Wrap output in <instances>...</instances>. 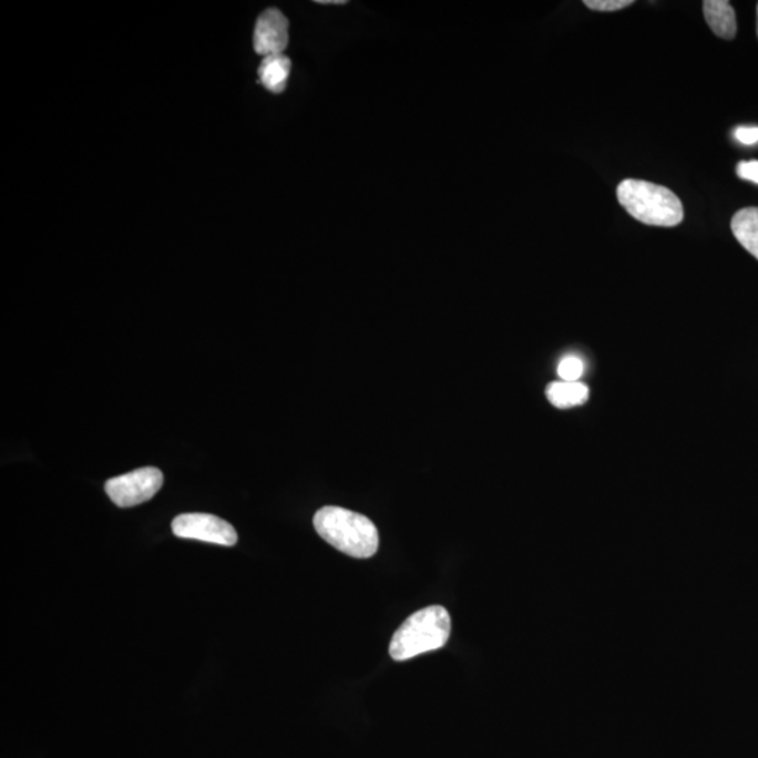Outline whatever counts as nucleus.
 Segmentation results:
<instances>
[{"label":"nucleus","mask_w":758,"mask_h":758,"mask_svg":"<svg viewBox=\"0 0 758 758\" xmlns=\"http://www.w3.org/2000/svg\"><path fill=\"white\" fill-rule=\"evenodd\" d=\"M546 398L557 409H571L581 407L588 399V388L581 381L552 382L546 387Z\"/></svg>","instance_id":"obj_10"},{"label":"nucleus","mask_w":758,"mask_h":758,"mask_svg":"<svg viewBox=\"0 0 758 758\" xmlns=\"http://www.w3.org/2000/svg\"><path fill=\"white\" fill-rule=\"evenodd\" d=\"M584 7L596 10V12H617L632 7L634 0H584Z\"/></svg>","instance_id":"obj_12"},{"label":"nucleus","mask_w":758,"mask_h":758,"mask_svg":"<svg viewBox=\"0 0 758 758\" xmlns=\"http://www.w3.org/2000/svg\"><path fill=\"white\" fill-rule=\"evenodd\" d=\"M584 373V362L582 358L576 356H567L562 358L560 366H557V376L562 381L577 382Z\"/></svg>","instance_id":"obj_11"},{"label":"nucleus","mask_w":758,"mask_h":758,"mask_svg":"<svg viewBox=\"0 0 758 758\" xmlns=\"http://www.w3.org/2000/svg\"><path fill=\"white\" fill-rule=\"evenodd\" d=\"M735 139L744 145L758 144V126H739L735 131Z\"/></svg>","instance_id":"obj_14"},{"label":"nucleus","mask_w":758,"mask_h":758,"mask_svg":"<svg viewBox=\"0 0 758 758\" xmlns=\"http://www.w3.org/2000/svg\"><path fill=\"white\" fill-rule=\"evenodd\" d=\"M705 21L715 35L724 40H734L737 31L734 8L726 0H705L703 3Z\"/></svg>","instance_id":"obj_7"},{"label":"nucleus","mask_w":758,"mask_h":758,"mask_svg":"<svg viewBox=\"0 0 758 758\" xmlns=\"http://www.w3.org/2000/svg\"><path fill=\"white\" fill-rule=\"evenodd\" d=\"M731 232L741 246L758 260V207H747L731 218Z\"/></svg>","instance_id":"obj_8"},{"label":"nucleus","mask_w":758,"mask_h":758,"mask_svg":"<svg viewBox=\"0 0 758 758\" xmlns=\"http://www.w3.org/2000/svg\"><path fill=\"white\" fill-rule=\"evenodd\" d=\"M617 197L626 213L642 224L673 228L683 223L682 199L659 184L626 178L618 184Z\"/></svg>","instance_id":"obj_2"},{"label":"nucleus","mask_w":758,"mask_h":758,"mask_svg":"<svg viewBox=\"0 0 758 758\" xmlns=\"http://www.w3.org/2000/svg\"><path fill=\"white\" fill-rule=\"evenodd\" d=\"M253 45L263 57L280 55L288 45V20L278 9H267L257 19Z\"/></svg>","instance_id":"obj_6"},{"label":"nucleus","mask_w":758,"mask_h":758,"mask_svg":"<svg viewBox=\"0 0 758 758\" xmlns=\"http://www.w3.org/2000/svg\"><path fill=\"white\" fill-rule=\"evenodd\" d=\"M314 525L320 539L346 555L367 560L377 554L378 530L366 515L328 505L315 514Z\"/></svg>","instance_id":"obj_1"},{"label":"nucleus","mask_w":758,"mask_h":758,"mask_svg":"<svg viewBox=\"0 0 758 758\" xmlns=\"http://www.w3.org/2000/svg\"><path fill=\"white\" fill-rule=\"evenodd\" d=\"M291 72V61L284 54L263 58L259 78L263 86L272 93H283Z\"/></svg>","instance_id":"obj_9"},{"label":"nucleus","mask_w":758,"mask_h":758,"mask_svg":"<svg viewBox=\"0 0 758 758\" xmlns=\"http://www.w3.org/2000/svg\"><path fill=\"white\" fill-rule=\"evenodd\" d=\"M178 539L211 542V544L234 546L238 534L234 526L213 514L188 513L178 515L172 523Z\"/></svg>","instance_id":"obj_5"},{"label":"nucleus","mask_w":758,"mask_h":758,"mask_svg":"<svg viewBox=\"0 0 758 758\" xmlns=\"http://www.w3.org/2000/svg\"><path fill=\"white\" fill-rule=\"evenodd\" d=\"M757 35H758V3H757Z\"/></svg>","instance_id":"obj_16"},{"label":"nucleus","mask_w":758,"mask_h":758,"mask_svg":"<svg viewBox=\"0 0 758 758\" xmlns=\"http://www.w3.org/2000/svg\"><path fill=\"white\" fill-rule=\"evenodd\" d=\"M320 4H346V0H318Z\"/></svg>","instance_id":"obj_15"},{"label":"nucleus","mask_w":758,"mask_h":758,"mask_svg":"<svg viewBox=\"0 0 758 758\" xmlns=\"http://www.w3.org/2000/svg\"><path fill=\"white\" fill-rule=\"evenodd\" d=\"M162 484L163 473L157 468L146 467L109 479L105 492L119 508H134L154 498Z\"/></svg>","instance_id":"obj_4"},{"label":"nucleus","mask_w":758,"mask_h":758,"mask_svg":"<svg viewBox=\"0 0 758 758\" xmlns=\"http://www.w3.org/2000/svg\"><path fill=\"white\" fill-rule=\"evenodd\" d=\"M737 176L758 184V161L740 162L737 165Z\"/></svg>","instance_id":"obj_13"},{"label":"nucleus","mask_w":758,"mask_h":758,"mask_svg":"<svg viewBox=\"0 0 758 758\" xmlns=\"http://www.w3.org/2000/svg\"><path fill=\"white\" fill-rule=\"evenodd\" d=\"M451 618L441 605H430L410 615L395 632L389 653L397 662L413 659L423 653L441 649L449 642Z\"/></svg>","instance_id":"obj_3"}]
</instances>
